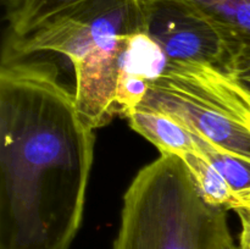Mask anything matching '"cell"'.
<instances>
[{
  "instance_id": "1",
  "label": "cell",
  "mask_w": 250,
  "mask_h": 249,
  "mask_svg": "<svg viewBox=\"0 0 250 249\" xmlns=\"http://www.w3.org/2000/svg\"><path fill=\"white\" fill-rule=\"evenodd\" d=\"M94 143L58 67L2 48L0 249H70L82 225Z\"/></svg>"
},
{
  "instance_id": "2",
  "label": "cell",
  "mask_w": 250,
  "mask_h": 249,
  "mask_svg": "<svg viewBox=\"0 0 250 249\" xmlns=\"http://www.w3.org/2000/svg\"><path fill=\"white\" fill-rule=\"evenodd\" d=\"M148 0H94L55 17L4 48L19 56L56 53L70 59L80 116L95 131L119 115L120 61L127 39L144 33Z\"/></svg>"
},
{
  "instance_id": "3",
  "label": "cell",
  "mask_w": 250,
  "mask_h": 249,
  "mask_svg": "<svg viewBox=\"0 0 250 249\" xmlns=\"http://www.w3.org/2000/svg\"><path fill=\"white\" fill-rule=\"evenodd\" d=\"M226 210L208 204L185 163L161 154L124 195L112 249H232Z\"/></svg>"
},
{
  "instance_id": "4",
  "label": "cell",
  "mask_w": 250,
  "mask_h": 249,
  "mask_svg": "<svg viewBox=\"0 0 250 249\" xmlns=\"http://www.w3.org/2000/svg\"><path fill=\"white\" fill-rule=\"evenodd\" d=\"M138 106L158 110L217 148L250 160V98L220 68L168 61Z\"/></svg>"
},
{
  "instance_id": "5",
  "label": "cell",
  "mask_w": 250,
  "mask_h": 249,
  "mask_svg": "<svg viewBox=\"0 0 250 249\" xmlns=\"http://www.w3.org/2000/svg\"><path fill=\"white\" fill-rule=\"evenodd\" d=\"M144 33L170 62L200 63L226 72L238 44L182 0H148Z\"/></svg>"
},
{
  "instance_id": "6",
  "label": "cell",
  "mask_w": 250,
  "mask_h": 249,
  "mask_svg": "<svg viewBox=\"0 0 250 249\" xmlns=\"http://www.w3.org/2000/svg\"><path fill=\"white\" fill-rule=\"evenodd\" d=\"M168 60L160 46L146 33H137L127 39L120 61L117 110L126 115L138 106L149 83L165 72Z\"/></svg>"
},
{
  "instance_id": "7",
  "label": "cell",
  "mask_w": 250,
  "mask_h": 249,
  "mask_svg": "<svg viewBox=\"0 0 250 249\" xmlns=\"http://www.w3.org/2000/svg\"><path fill=\"white\" fill-rule=\"evenodd\" d=\"M132 129L150 142L160 154L182 155L197 150L192 133L172 117L144 106H136L125 115Z\"/></svg>"
},
{
  "instance_id": "8",
  "label": "cell",
  "mask_w": 250,
  "mask_h": 249,
  "mask_svg": "<svg viewBox=\"0 0 250 249\" xmlns=\"http://www.w3.org/2000/svg\"><path fill=\"white\" fill-rule=\"evenodd\" d=\"M216 24L243 50L250 51V0H182ZM238 48V49H239Z\"/></svg>"
},
{
  "instance_id": "9",
  "label": "cell",
  "mask_w": 250,
  "mask_h": 249,
  "mask_svg": "<svg viewBox=\"0 0 250 249\" xmlns=\"http://www.w3.org/2000/svg\"><path fill=\"white\" fill-rule=\"evenodd\" d=\"M94 0H19L6 6L10 38L31 33L55 17Z\"/></svg>"
},
{
  "instance_id": "10",
  "label": "cell",
  "mask_w": 250,
  "mask_h": 249,
  "mask_svg": "<svg viewBox=\"0 0 250 249\" xmlns=\"http://www.w3.org/2000/svg\"><path fill=\"white\" fill-rule=\"evenodd\" d=\"M178 158L185 163L198 192L208 204L226 211H236L241 207V202L232 192L225 178L202 154L197 150L186 151Z\"/></svg>"
},
{
  "instance_id": "11",
  "label": "cell",
  "mask_w": 250,
  "mask_h": 249,
  "mask_svg": "<svg viewBox=\"0 0 250 249\" xmlns=\"http://www.w3.org/2000/svg\"><path fill=\"white\" fill-rule=\"evenodd\" d=\"M194 139L197 151L202 154L217 172L225 178L232 189L241 207L246 205L250 199V160L237 154L222 150L208 142L199 134L190 132ZM239 207V208H241Z\"/></svg>"
},
{
  "instance_id": "12",
  "label": "cell",
  "mask_w": 250,
  "mask_h": 249,
  "mask_svg": "<svg viewBox=\"0 0 250 249\" xmlns=\"http://www.w3.org/2000/svg\"><path fill=\"white\" fill-rule=\"evenodd\" d=\"M227 75L250 98V53L237 50L226 71Z\"/></svg>"
},
{
  "instance_id": "13",
  "label": "cell",
  "mask_w": 250,
  "mask_h": 249,
  "mask_svg": "<svg viewBox=\"0 0 250 249\" xmlns=\"http://www.w3.org/2000/svg\"><path fill=\"white\" fill-rule=\"evenodd\" d=\"M242 222V232L239 236V249H250V216L244 212H237Z\"/></svg>"
},
{
  "instance_id": "14",
  "label": "cell",
  "mask_w": 250,
  "mask_h": 249,
  "mask_svg": "<svg viewBox=\"0 0 250 249\" xmlns=\"http://www.w3.org/2000/svg\"><path fill=\"white\" fill-rule=\"evenodd\" d=\"M2 1H4L5 6H9V5H12V4H14V2L19 1V0H2Z\"/></svg>"
},
{
  "instance_id": "15",
  "label": "cell",
  "mask_w": 250,
  "mask_h": 249,
  "mask_svg": "<svg viewBox=\"0 0 250 249\" xmlns=\"http://www.w3.org/2000/svg\"><path fill=\"white\" fill-rule=\"evenodd\" d=\"M232 249H239V248H238V247H233V248H232Z\"/></svg>"
}]
</instances>
